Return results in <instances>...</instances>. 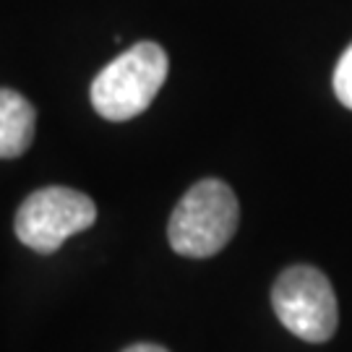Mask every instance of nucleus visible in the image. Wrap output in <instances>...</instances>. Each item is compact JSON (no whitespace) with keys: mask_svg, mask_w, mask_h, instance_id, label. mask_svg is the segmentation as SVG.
I'll return each mask as SVG.
<instances>
[{"mask_svg":"<svg viewBox=\"0 0 352 352\" xmlns=\"http://www.w3.org/2000/svg\"><path fill=\"white\" fill-rule=\"evenodd\" d=\"M167 52L157 42H139L102 68L91 84L94 110L113 123L141 115L167 78Z\"/></svg>","mask_w":352,"mask_h":352,"instance_id":"f03ea898","label":"nucleus"},{"mask_svg":"<svg viewBox=\"0 0 352 352\" xmlns=\"http://www.w3.org/2000/svg\"><path fill=\"white\" fill-rule=\"evenodd\" d=\"M97 206L87 193L63 186L34 190L16 214V235L26 248L55 253L68 238L94 225Z\"/></svg>","mask_w":352,"mask_h":352,"instance_id":"20e7f679","label":"nucleus"},{"mask_svg":"<svg viewBox=\"0 0 352 352\" xmlns=\"http://www.w3.org/2000/svg\"><path fill=\"white\" fill-rule=\"evenodd\" d=\"M123 352H167L162 344H149V342H141V344H131L128 350Z\"/></svg>","mask_w":352,"mask_h":352,"instance_id":"0eeeda50","label":"nucleus"},{"mask_svg":"<svg viewBox=\"0 0 352 352\" xmlns=\"http://www.w3.org/2000/svg\"><path fill=\"white\" fill-rule=\"evenodd\" d=\"M37 113L13 89H0V160L21 157L34 139Z\"/></svg>","mask_w":352,"mask_h":352,"instance_id":"39448f33","label":"nucleus"},{"mask_svg":"<svg viewBox=\"0 0 352 352\" xmlns=\"http://www.w3.org/2000/svg\"><path fill=\"white\" fill-rule=\"evenodd\" d=\"M272 305L282 327L302 342L321 344L337 331V295L327 274L314 266L285 269L272 289Z\"/></svg>","mask_w":352,"mask_h":352,"instance_id":"7ed1b4c3","label":"nucleus"},{"mask_svg":"<svg viewBox=\"0 0 352 352\" xmlns=\"http://www.w3.org/2000/svg\"><path fill=\"white\" fill-rule=\"evenodd\" d=\"M238 230V199L232 188L206 177L186 190L170 214L167 240L173 251L188 258H209L232 240Z\"/></svg>","mask_w":352,"mask_h":352,"instance_id":"f257e3e1","label":"nucleus"},{"mask_svg":"<svg viewBox=\"0 0 352 352\" xmlns=\"http://www.w3.org/2000/svg\"><path fill=\"white\" fill-rule=\"evenodd\" d=\"M334 94L347 110H352V45L342 52L340 63L334 68Z\"/></svg>","mask_w":352,"mask_h":352,"instance_id":"423d86ee","label":"nucleus"}]
</instances>
